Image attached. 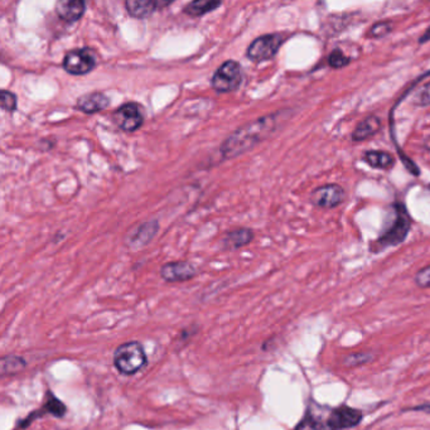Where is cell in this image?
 Listing matches in <instances>:
<instances>
[{
  "label": "cell",
  "mask_w": 430,
  "mask_h": 430,
  "mask_svg": "<svg viewBox=\"0 0 430 430\" xmlns=\"http://www.w3.org/2000/svg\"><path fill=\"white\" fill-rule=\"evenodd\" d=\"M350 62V57L344 55L341 49H334L331 52V55L328 56V65L336 70L348 66Z\"/></svg>",
  "instance_id": "obj_21"
},
{
  "label": "cell",
  "mask_w": 430,
  "mask_h": 430,
  "mask_svg": "<svg viewBox=\"0 0 430 430\" xmlns=\"http://www.w3.org/2000/svg\"><path fill=\"white\" fill-rule=\"evenodd\" d=\"M363 162L367 163L374 169H382V171H390L395 166V158L386 152H377V150H370L363 154Z\"/></svg>",
  "instance_id": "obj_15"
},
{
  "label": "cell",
  "mask_w": 430,
  "mask_h": 430,
  "mask_svg": "<svg viewBox=\"0 0 430 430\" xmlns=\"http://www.w3.org/2000/svg\"><path fill=\"white\" fill-rule=\"evenodd\" d=\"M346 191L344 187L336 183L331 185H320L311 193V202L317 207L322 209H334L339 204H342L346 200Z\"/></svg>",
  "instance_id": "obj_8"
},
{
  "label": "cell",
  "mask_w": 430,
  "mask_h": 430,
  "mask_svg": "<svg viewBox=\"0 0 430 430\" xmlns=\"http://www.w3.org/2000/svg\"><path fill=\"white\" fill-rule=\"evenodd\" d=\"M285 42L282 33H271L252 41L246 51V56L254 62H263L275 57L280 47Z\"/></svg>",
  "instance_id": "obj_6"
},
{
  "label": "cell",
  "mask_w": 430,
  "mask_h": 430,
  "mask_svg": "<svg viewBox=\"0 0 430 430\" xmlns=\"http://www.w3.org/2000/svg\"><path fill=\"white\" fill-rule=\"evenodd\" d=\"M415 283L420 288H430V265L417 273Z\"/></svg>",
  "instance_id": "obj_26"
},
{
  "label": "cell",
  "mask_w": 430,
  "mask_h": 430,
  "mask_svg": "<svg viewBox=\"0 0 430 430\" xmlns=\"http://www.w3.org/2000/svg\"><path fill=\"white\" fill-rule=\"evenodd\" d=\"M430 41V27L424 32V34L419 38V44H424Z\"/></svg>",
  "instance_id": "obj_27"
},
{
  "label": "cell",
  "mask_w": 430,
  "mask_h": 430,
  "mask_svg": "<svg viewBox=\"0 0 430 430\" xmlns=\"http://www.w3.org/2000/svg\"><path fill=\"white\" fill-rule=\"evenodd\" d=\"M242 82V70L239 62L226 61L216 71L211 86L217 93H231L236 91Z\"/></svg>",
  "instance_id": "obj_5"
},
{
  "label": "cell",
  "mask_w": 430,
  "mask_h": 430,
  "mask_svg": "<svg viewBox=\"0 0 430 430\" xmlns=\"http://www.w3.org/2000/svg\"><path fill=\"white\" fill-rule=\"evenodd\" d=\"M363 412L350 406L327 409L323 406L308 408L306 415L295 430H344L360 424Z\"/></svg>",
  "instance_id": "obj_2"
},
{
  "label": "cell",
  "mask_w": 430,
  "mask_h": 430,
  "mask_svg": "<svg viewBox=\"0 0 430 430\" xmlns=\"http://www.w3.org/2000/svg\"><path fill=\"white\" fill-rule=\"evenodd\" d=\"M410 228H412V217L409 215L405 206L401 203L395 204V219L393 223L372 244L371 250L379 252L385 250L387 247L399 245L401 242H404V240L410 231Z\"/></svg>",
  "instance_id": "obj_3"
},
{
  "label": "cell",
  "mask_w": 430,
  "mask_h": 430,
  "mask_svg": "<svg viewBox=\"0 0 430 430\" xmlns=\"http://www.w3.org/2000/svg\"><path fill=\"white\" fill-rule=\"evenodd\" d=\"M371 360H372V356L370 353H353V355L346 357L344 365L348 367H356L363 363H369Z\"/></svg>",
  "instance_id": "obj_24"
},
{
  "label": "cell",
  "mask_w": 430,
  "mask_h": 430,
  "mask_svg": "<svg viewBox=\"0 0 430 430\" xmlns=\"http://www.w3.org/2000/svg\"><path fill=\"white\" fill-rule=\"evenodd\" d=\"M86 3L82 0H61L56 4L57 15L65 22H76L84 15Z\"/></svg>",
  "instance_id": "obj_12"
},
{
  "label": "cell",
  "mask_w": 430,
  "mask_h": 430,
  "mask_svg": "<svg viewBox=\"0 0 430 430\" xmlns=\"http://www.w3.org/2000/svg\"><path fill=\"white\" fill-rule=\"evenodd\" d=\"M110 104L109 98L103 93H90L82 95L77 100V107L86 114H95L104 110Z\"/></svg>",
  "instance_id": "obj_14"
},
{
  "label": "cell",
  "mask_w": 430,
  "mask_h": 430,
  "mask_svg": "<svg viewBox=\"0 0 430 430\" xmlns=\"http://www.w3.org/2000/svg\"><path fill=\"white\" fill-rule=\"evenodd\" d=\"M254 239V231L250 228H237L234 231H230L225 239H223V245L226 249H239L242 246L247 245L252 242V240Z\"/></svg>",
  "instance_id": "obj_16"
},
{
  "label": "cell",
  "mask_w": 430,
  "mask_h": 430,
  "mask_svg": "<svg viewBox=\"0 0 430 430\" xmlns=\"http://www.w3.org/2000/svg\"><path fill=\"white\" fill-rule=\"evenodd\" d=\"M393 25L390 20L377 22L370 28L367 37L370 39H380V38L386 37L387 34H390L393 32Z\"/></svg>",
  "instance_id": "obj_20"
},
{
  "label": "cell",
  "mask_w": 430,
  "mask_h": 430,
  "mask_svg": "<svg viewBox=\"0 0 430 430\" xmlns=\"http://www.w3.org/2000/svg\"><path fill=\"white\" fill-rule=\"evenodd\" d=\"M158 222L149 221L138 228L136 234L130 237V246L131 247H141L147 245L150 240L153 239L157 231H158Z\"/></svg>",
  "instance_id": "obj_17"
},
{
  "label": "cell",
  "mask_w": 430,
  "mask_h": 430,
  "mask_svg": "<svg viewBox=\"0 0 430 430\" xmlns=\"http://www.w3.org/2000/svg\"><path fill=\"white\" fill-rule=\"evenodd\" d=\"M114 365L123 375H134L147 365V355L139 342H126L117 347Z\"/></svg>",
  "instance_id": "obj_4"
},
{
  "label": "cell",
  "mask_w": 430,
  "mask_h": 430,
  "mask_svg": "<svg viewBox=\"0 0 430 430\" xmlns=\"http://www.w3.org/2000/svg\"><path fill=\"white\" fill-rule=\"evenodd\" d=\"M196 268L188 261H174L163 265L160 269V275L169 283L187 282L196 277Z\"/></svg>",
  "instance_id": "obj_10"
},
{
  "label": "cell",
  "mask_w": 430,
  "mask_h": 430,
  "mask_svg": "<svg viewBox=\"0 0 430 430\" xmlns=\"http://www.w3.org/2000/svg\"><path fill=\"white\" fill-rule=\"evenodd\" d=\"M292 115L290 110H280L271 115L260 117L252 123L246 124L228 136L220 147L223 159H231L258 145L271 134H274L282 124Z\"/></svg>",
  "instance_id": "obj_1"
},
{
  "label": "cell",
  "mask_w": 430,
  "mask_h": 430,
  "mask_svg": "<svg viewBox=\"0 0 430 430\" xmlns=\"http://www.w3.org/2000/svg\"><path fill=\"white\" fill-rule=\"evenodd\" d=\"M382 128V119L376 115H370L365 117L363 122L357 124L356 128L352 133V141L353 142H363L376 136Z\"/></svg>",
  "instance_id": "obj_13"
},
{
  "label": "cell",
  "mask_w": 430,
  "mask_h": 430,
  "mask_svg": "<svg viewBox=\"0 0 430 430\" xmlns=\"http://www.w3.org/2000/svg\"><path fill=\"white\" fill-rule=\"evenodd\" d=\"M25 361L23 357L6 356L1 360V376L14 375L20 370L25 369Z\"/></svg>",
  "instance_id": "obj_19"
},
{
  "label": "cell",
  "mask_w": 430,
  "mask_h": 430,
  "mask_svg": "<svg viewBox=\"0 0 430 430\" xmlns=\"http://www.w3.org/2000/svg\"><path fill=\"white\" fill-rule=\"evenodd\" d=\"M0 105H1V109L6 111H14L17 109V98L14 93L11 91H6L3 90L0 93Z\"/></svg>",
  "instance_id": "obj_23"
},
{
  "label": "cell",
  "mask_w": 430,
  "mask_h": 430,
  "mask_svg": "<svg viewBox=\"0 0 430 430\" xmlns=\"http://www.w3.org/2000/svg\"><path fill=\"white\" fill-rule=\"evenodd\" d=\"M424 148L426 149V150H429L430 152V136L428 138V139H426V141H425Z\"/></svg>",
  "instance_id": "obj_28"
},
{
  "label": "cell",
  "mask_w": 430,
  "mask_h": 430,
  "mask_svg": "<svg viewBox=\"0 0 430 430\" xmlns=\"http://www.w3.org/2000/svg\"><path fill=\"white\" fill-rule=\"evenodd\" d=\"M98 60L93 49L81 48L70 51L63 58V68L68 74H86L96 67Z\"/></svg>",
  "instance_id": "obj_7"
},
{
  "label": "cell",
  "mask_w": 430,
  "mask_h": 430,
  "mask_svg": "<svg viewBox=\"0 0 430 430\" xmlns=\"http://www.w3.org/2000/svg\"><path fill=\"white\" fill-rule=\"evenodd\" d=\"M112 120L124 131H136L144 123L142 106L136 103L124 104L112 114Z\"/></svg>",
  "instance_id": "obj_9"
},
{
  "label": "cell",
  "mask_w": 430,
  "mask_h": 430,
  "mask_svg": "<svg viewBox=\"0 0 430 430\" xmlns=\"http://www.w3.org/2000/svg\"><path fill=\"white\" fill-rule=\"evenodd\" d=\"M44 409H46V412H51L52 415H55L57 418H62L66 414V406H65V404L57 399L56 396H53L52 393H51L49 399L47 400Z\"/></svg>",
  "instance_id": "obj_22"
},
{
  "label": "cell",
  "mask_w": 430,
  "mask_h": 430,
  "mask_svg": "<svg viewBox=\"0 0 430 430\" xmlns=\"http://www.w3.org/2000/svg\"><path fill=\"white\" fill-rule=\"evenodd\" d=\"M171 6V1H136V0H128L125 3V8L131 17L134 18L144 19L150 17L153 13L159 11L164 6Z\"/></svg>",
  "instance_id": "obj_11"
},
{
  "label": "cell",
  "mask_w": 430,
  "mask_h": 430,
  "mask_svg": "<svg viewBox=\"0 0 430 430\" xmlns=\"http://www.w3.org/2000/svg\"><path fill=\"white\" fill-rule=\"evenodd\" d=\"M414 103L415 105L419 106H429L430 105V81L426 82L424 86L422 87L419 90L415 98H414Z\"/></svg>",
  "instance_id": "obj_25"
},
{
  "label": "cell",
  "mask_w": 430,
  "mask_h": 430,
  "mask_svg": "<svg viewBox=\"0 0 430 430\" xmlns=\"http://www.w3.org/2000/svg\"><path fill=\"white\" fill-rule=\"evenodd\" d=\"M221 1H214V0H197V1H192L190 4H187L183 12L191 17H201V15L215 11L216 8L221 6Z\"/></svg>",
  "instance_id": "obj_18"
}]
</instances>
